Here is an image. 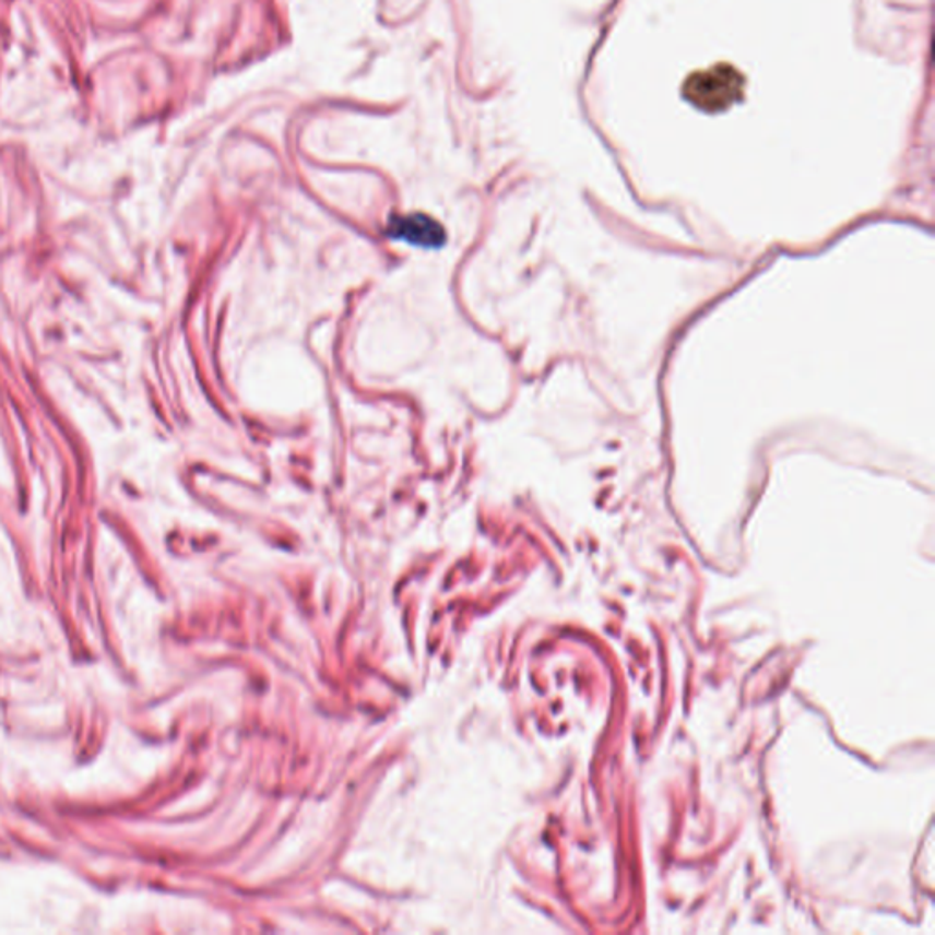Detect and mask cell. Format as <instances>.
I'll return each mask as SVG.
<instances>
[{"instance_id": "obj_1", "label": "cell", "mask_w": 935, "mask_h": 935, "mask_svg": "<svg viewBox=\"0 0 935 935\" xmlns=\"http://www.w3.org/2000/svg\"><path fill=\"white\" fill-rule=\"evenodd\" d=\"M746 95V78L730 62L690 73L682 84V97L703 114H724Z\"/></svg>"}, {"instance_id": "obj_2", "label": "cell", "mask_w": 935, "mask_h": 935, "mask_svg": "<svg viewBox=\"0 0 935 935\" xmlns=\"http://www.w3.org/2000/svg\"><path fill=\"white\" fill-rule=\"evenodd\" d=\"M386 234L393 240L404 241L418 249H440L446 244L445 227L423 212L391 217Z\"/></svg>"}]
</instances>
